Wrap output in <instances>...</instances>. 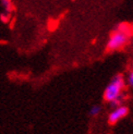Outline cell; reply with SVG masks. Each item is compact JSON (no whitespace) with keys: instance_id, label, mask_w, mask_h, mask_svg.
Here are the masks:
<instances>
[{"instance_id":"obj_1","label":"cell","mask_w":133,"mask_h":134,"mask_svg":"<svg viewBox=\"0 0 133 134\" xmlns=\"http://www.w3.org/2000/svg\"><path fill=\"white\" fill-rule=\"evenodd\" d=\"M130 31H131V29L127 24H122L119 26L118 31H116L114 34L111 35L109 42L107 44V49L108 50H117L119 48H121L128 41Z\"/></svg>"},{"instance_id":"obj_2","label":"cell","mask_w":133,"mask_h":134,"mask_svg":"<svg viewBox=\"0 0 133 134\" xmlns=\"http://www.w3.org/2000/svg\"><path fill=\"white\" fill-rule=\"evenodd\" d=\"M124 87V80L121 75H117L114 77L111 83L107 86L105 91V99L108 102H112L116 98L121 96V92Z\"/></svg>"},{"instance_id":"obj_3","label":"cell","mask_w":133,"mask_h":134,"mask_svg":"<svg viewBox=\"0 0 133 134\" xmlns=\"http://www.w3.org/2000/svg\"><path fill=\"white\" fill-rule=\"evenodd\" d=\"M127 113H128V108H127V107L119 106L116 110H114V111H112L110 115H109L108 121H109L110 124H115V123H117L120 119H122L123 117L127 116Z\"/></svg>"},{"instance_id":"obj_4","label":"cell","mask_w":133,"mask_h":134,"mask_svg":"<svg viewBox=\"0 0 133 134\" xmlns=\"http://www.w3.org/2000/svg\"><path fill=\"white\" fill-rule=\"evenodd\" d=\"M1 1V4L4 8V11L8 12V13H11L13 11V5H12V1L11 0H0Z\"/></svg>"},{"instance_id":"obj_5","label":"cell","mask_w":133,"mask_h":134,"mask_svg":"<svg viewBox=\"0 0 133 134\" xmlns=\"http://www.w3.org/2000/svg\"><path fill=\"white\" fill-rule=\"evenodd\" d=\"M0 21L2 23H8L10 21V13H8V12L0 13Z\"/></svg>"},{"instance_id":"obj_6","label":"cell","mask_w":133,"mask_h":134,"mask_svg":"<svg viewBox=\"0 0 133 134\" xmlns=\"http://www.w3.org/2000/svg\"><path fill=\"white\" fill-rule=\"evenodd\" d=\"M99 111H101V107H98V106H94L93 108L91 109V113L93 116H96L99 113Z\"/></svg>"},{"instance_id":"obj_7","label":"cell","mask_w":133,"mask_h":134,"mask_svg":"<svg viewBox=\"0 0 133 134\" xmlns=\"http://www.w3.org/2000/svg\"><path fill=\"white\" fill-rule=\"evenodd\" d=\"M129 84H130L131 86H133V72L129 75Z\"/></svg>"},{"instance_id":"obj_8","label":"cell","mask_w":133,"mask_h":134,"mask_svg":"<svg viewBox=\"0 0 133 134\" xmlns=\"http://www.w3.org/2000/svg\"><path fill=\"white\" fill-rule=\"evenodd\" d=\"M131 30H132V32H133V27H132V29H131Z\"/></svg>"}]
</instances>
